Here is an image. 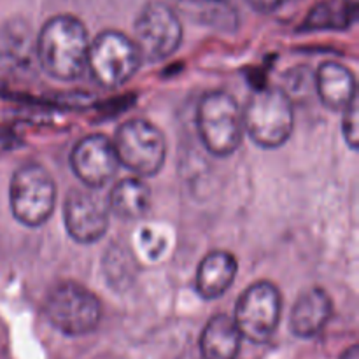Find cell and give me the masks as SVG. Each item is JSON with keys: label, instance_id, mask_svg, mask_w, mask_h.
<instances>
[{"label": "cell", "instance_id": "obj_1", "mask_svg": "<svg viewBox=\"0 0 359 359\" xmlns=\"http://www.w3.org/2000/svg\"><path fill=\"white\" fill-rule=\"evenodd\" d=\"M90 35L83 21L70 14H58L42 25L35 39L37 63L56 81H74L88 69Z\"/></svg>", "mask_w": 359, "mask_h": 359}, {"label": "cell", "instance_id": "obj_22", "mask_svg": "<svg viewBox=\"0 0 359 359\" xmlns=\"http://www.w3.org/2000/svg\"><path fill=\"white\" fill-rule=\"evenodd\" d=\"M212 2H221V0H212Z\"/></svg>", "mask_w": 359, "mask_h": 359}, {"label": "cell", "instance_id": "obj_17", "mask_svg": "<svg viewBox=\"0 0 359 359\" xmlns=\"http://www.w3.org/2000/svg\"><path fill=\"white\" fill-rule=\"evenodd\" d=\"M109 210L126 221H137L151 207V189L142 177H126L112 188L109 195Z\"/></svg>", "mask_w": 359, "mask_h": 359}, {"label": "cell", "instance_id": "obj_6", "mask_svg": "<svg viewBox=\"0 0 359 359\" xmlns=\"http://www.w3.org/2000/svg\"><path fill=\"white\" fill-rule=\"evenodd\" d=\"M114 144L119 165L137 177H153L163 168L167 142L161 130L147 119H130L119 126Z\"/></svg>", "mask_w": 359, "mask_h": 359}, {"label": "cell", "instance_id": "obj_16", "mask_svg": "<svg viewBox=\"0 0 359 359\" xmlns=\"http://www.w3.org/2000/svg\"><path fill=\"white\" fill-rule=\"evenodd\" d=\"M242 335L233 318L216 314L209 319L200 339L203 359H237L242 347Z\"/></svg>", "mask_w": 359, "mask_h": 359}, {"label": "cell", "instance_id": "obj_14", "mask_svg": "<svg viewBox=\"0 0 359 359\" xmlns=\"http://www.w3.org/2000/svg\"><path fill=\"white\" fill-rule=\"evenodd\" d=\"M237 259L228 251H210L200 262L196 270V293L203 300H216L223 297L237 277Z\"/></svg>", "mask_w": 359, "mask_h": 359}, {"label": "cell", "instance_id": "obj_7", "mask_svg": "<svg viewBox=\"0 0 359 359\" xmlns=\"http://www.w3.org/2000/svg\"><path fill=\"white\" fill-rule=\"evenodd\" d=\"M140 55L133 39L118 30L100 32L90 42L88 69L100 86L119 88L135 76Z\"/></svg>", "mask_w": 359, "mask_h": 359}, {"label": "cell", "instance_id": "obj_10", "mask_svg": "<svg viewBox=\"0 0 359 359\" xmlns=\"http://www.w3.org/2000/svg\"><path fill=\"white\" fill-rule=\"evenodd\" d=\"M63 223L74 242L83 245L102 241L109 230V205L93 189H70L63 203Z\"/></svg>", "mask_w": 359, "mask_h": 359}, {"label": "cell", "instance_id": "obj_12", "mask_svg": "<svg viewBox=\"0 0 359 359\" xmlns=\"http://www.w3.org/2000/svg\"><path fill=\"white\" fill-rule=\"evenodd\" d=\"M333 304L323 287H312L300 294L291 311V332L300 339H314L332 319Z\"/></svg>", "mask_w": 359, "mask_h": 359}, {"label": "cell", "instance_id": "obj_4", "mask_svg": "<svg viewBox=\"0 0 359 359\" xmlns=\"http://www.w3.org/2000/svg\"><path fill=\"white\" fill-rule=\"evenodd\" d=\"M56 203L53 175L41 163H25L13 174L9 205L14 219L27 228H39L51 217Z\"/></svg>", "mask_w": 359, "mask_h": 359}, {"label": "cell", "instance_id": "obj_9", "mask_svg": "<svg viewBox=\"0 0 359 359\" xmlns=\"http://www.w3.org/2000/svg\"><path fill=\"white\" fill-rule=\"evenodd\" d=\"M133 42L144 62L170 58L182 42L181 20L167 4H146L133 25Z\"/></svg>", "mask_w": 359, "mask_h": 359}, {"label": "cell", "instance_id": "obj_11", "mask_svg": "<svg viewBox=\"0 0 359 359\" xmlns=\"http://www.w3.org/2000/svg\"><path fill=\"white\" fill-rule=\"evenodd\" d=\"M70 167L86 188H104L119 168L114 144L102 133L83 137L70 153Z\"/></svg>", "mask_w": 359, "mask_h": 359}, {"label": "cell", "instance_id": "obj_2", "mask_svg": "<svg viewBox=\"0 0 359 359\" xmlns=\"http://www.w3.org/2000/svg\"><path fill=\"white\" fill-rule=\"evenodd\" d=\"M244 118V132L263 149H277L293 135L294 109L290 95L277 86H266L249 97Z\"/></svg>", "mask_w": 359, "mask_h": 359}, {"label": "cell", "instance_id": "obj_19", "mask_svg": "<svg viewBox=\"0 0 359 359\" xmlns=\"http://www.w3.org/2000/svg\"><path fill=\"white\" fill-rule=\"evenodd\" d=\"M344 119H342V133L344 140L347 146L353 151H358L359 146V132H358V98L351 102L346 109H344Z\"/></svg>", "mask_w": 359, "mask_h": 359}, {"label": "cell", "instance_id": "obj_18", "mask_svg": "<svg viewBox=\"0 0 359 359\" xmlns=\"http://www.w3.org/2000/svg\"><path fill=\"white\" fill-rule=\"evenodd\" d=\"M135 248L137 255L144 262H160L168 248V241L163 231V226H158V224H142L139 228V231H137Z\"/></svg>", "mask_w": 359, "mask_h": 359}, {"label": "cell", "instance_id": "obj_3", "mask_svg": "<svg viewBox=\"0 0 359 359\" xmlns=\"http://www.w3.org/2000/svg\"><path fill=\"white\" fill-rule=\"evenodd\" d=\"M196 130L212 156L228 158L244 139V118L238 102L226 91H209L196 109Z\"/></svg>", "mask_w": 359, "mask_h": 359}, {"label": "cell", "instance_id": "obj_15", "mask_svg": "<svg viewBox=\"0 0 359 359\" xmlns=\"http://www.w3.org/2000/svg\"><path fill=\"white\" fill-rule=\"evenodd\" d=\"M32 60L37 62L35 39L27 21L9 20L0 25V69L20 72L30 67Z\"/></svg>", "mask_w": 359, "mask_h": 359}, {"label": "cell", "instance_id": "obj_13", "mask_svg": "<svg viewBox=\"0 0 359 359\" xmlns=\"http://www.w3.org/2000/svg\"><path fill=\"white\" fill-rule=\"evenodd\" d=\"M316 88L321 104L328 111L342 112L353 100H356V77L349 67L339 62H325L316 72Z\"/></svg>", "mask_w": 359, "mask_h": 359}, {"label": "cell", "instance_id": "obj_5", "mask_svg": "<svg viewBox=\"0 0 359 359\" xmlns=\"http://www.w3.org/2000/svg\"><path fill=\"white\" fill-rule=\"evenodd\" d=\"M44 312L51 326L67 337H83L102 321V304L83 284L63 280L48 293Z\"/></svg>", "mask_w": 359, "mask_h": 359}, {"label": "cell", "instance_id": "obj_8", "mask_svg": "<svg viewBox=\"0 0 359 359\" xmlns=\"http://www.w3.org/2000/svg\"><path fill=\"white\" fill-rule=\"evenodd\" d=\"M283 314V297L270 280H258L241 294L233 321L242 339L252 344H266L276 333Z\"/></svg>", "mask_w": 359, "mask_h": 359}, {"label": "cell", "instance_id": "obj_20", "mask_svg": "<svg viewBox=\"0 0 359 359\" xmlns=\"http://www.w3.org/2000/svg\"><path fill=\"white\" fill-rule=\"evenodd\" d=\"M248 2L259 13H273L279 7H283L287 0H248Z\"/></svg>", "mask_w": 359, "mask_h": 359}, {"label": "cell", "instance_id": "obj_21", "mask_svg": "<svg viewBox=\"0 0 359 359\" xmlns=\"http://www.w3.org/2000/svg\"><path fill=\"white\" fill-rule=\"evenodd\" d=\"M342 359H359L358 346H351L349 349L342 354Z\"/></svg>", "mask_w": 359, "mask_h": 359}]
</instances>
